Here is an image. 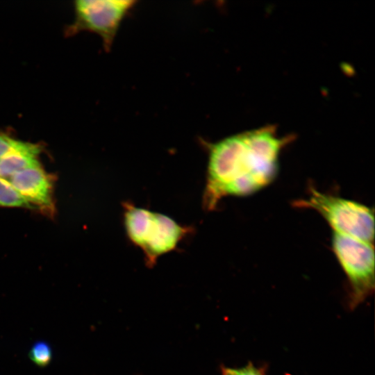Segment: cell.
I'll list each match as a JSON object with an SVG mask.
<instances>
[{
	"instance_id": "7",
	"label": "cell",
	"mask_w": 375,
	"mask_h": 375,
	"mask_svg": "<svg viewBox=\"0 0 375 375\" xmlns=\"http://www.w3.org/2000/svg\"><path fill=\"white\" fill-rule=\"evenodd\" d=\"M40 145L22 141L20 144L0 158V177L8 180L17 172L39 164Z\"/></svg>"
},
{
	"instance_id": "11",
	"label": "cell",
	"mask_w": 375,
	"mask_h": 375,
	"mask_svg": "<svg viewBox=\"0 0 375 375\" xmlns=\"http://www.w3.org/2000/svg\"><path fill=\"white\" fill-rule=\"evenodd\" d=\"M21 142V140L0 131V158L17 148Z\"/></svg>"
},
{
	"instance_id": "2",
	"label": "cell",
	"mask_w": 375,
	"mask_h": 375,
	"mask_svg": "<svg viewBox=\"0 0 375 375\" xmlns=\"http://www.w3.org/2000/svg\"><path fill=\"white\" fill-rule=\"evenodd\" d=\"M124 222L128 239L144 252L145 261L152 267L158 258L174 250L191 231L171 217L126 203Z\"/></svg>"
},
{
	"instance_id": "4",
	"label": "cell",
	"mask_w": 375,
	"mask_h": 375,
	"mask_svg": "<svg viewBox=\"0 0 375 375\" xmlns=\"http://www.w3.org/2000/svg\"><path fill=\"white\" fill-rule=\"evenodd\" d=\"M331 247L348 279L350 306L353 308L374 290V244L332 232Z\"/></svg>"
},
{
	"instance_id": "9",
	"label": "cell",
	"mask_w": 375,
	"mask_h": 375,
	"mask_svg": "<svg viewBox=\"0 0 375 375\" xmlns=\"http://www.w3.org/2000/svg\"><path fill=\"white\" fill-rule=\"evenodd\" d=\"M28 357L30 360L40 368L47 367L53 359V350L46 341L35 342L30 349Z\"/></svg>"
},
{
	"instance_id": "8",
	"label": "cell",
	"mask_w": 375,
	"mask_h": 375,
	"mask_svg": "<svg viewBox=\"0 0 375 375\" xmlns=\"http://www.w3.org/2000/svg\"><path fill=\"white\" fill-rule=\"evenodd\" d=\"M0 207L33 209V206L13 188L8 180L1 177Z\"/></svg>"
},
{
	"instance_id": "3",
	"label": "cell",
	"mask_w": 375,
	"mask_h": 375,
	"mask_svg": "<svg viewBox=\"0 0 375 375\" xmlns=\"http://www.w3.org/2000/svg\"><path fill=\"white\" fill-rule=\"evenodd\" d=\"M294 205L317 212L329 224L332 232L374 243V210L364 204L311 187L308 197L297 200Z\"/></svg>"
},
{
	"instance_id": "5",
	"label": "cell",
	"mask_w": 375,
	"mask_h": 375,
	"mask_svg": "<svg viewBox=\"0 0 375 375\" xmlns=\"http://www.w3.org/2000/svg\"><path fill=\"white\" fill-rule=\"evenodd\" d=\"M131 0H78L74 2L75 21L68 33L88 31L98 34L104 47H111L120 24L133 8Z\"/></svg>"
},
{
	"instance_id": "6",
	"label": "cell",
	"mask_w": 375,
	"mask_h": 375,
	"mask_svg": "<svg viewBox=\"0 0 375 375\" xmlns=\"http://www.w3.org/2000/svg\"><path fill=\"white\" fill-rule=\"evenodd\" d=\"M8 181L33 209L53 213V178L40 163L17 172Z\"/></svg>"
},
{
	"instance_id": "1",
	"label": "cell",
	"mask_w": 375,
	"mask_h": 375,
	"mask_svg": "<svg viewBox=\"0 0 375 375\" xmlns=\"http://www.w3.org/2000/svg\"><path fill=\"white\" fill-rule=\"evenodd\" d=\"M291 138H281L265 126L207 144L208 159L203 206L214 210L227 197H246L276 178L279 157Z\"/></svg>"
},
{
	"instance_id": "10",
	"label": "cell",
	"mask_w": 375,
	"mask_h": 375,
	"mask_svg": "<svg viewBox=\"0 0 375 375\" xmlns=\"http://www.w3.org/2000/svg\"><path fill=\"white\" fill-rule=\"evenodd\" d=\"M222 375H264V373L250 362L239 368L222 367Z\"/></svg>"
}]
</instances>
